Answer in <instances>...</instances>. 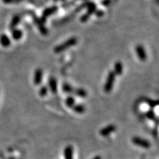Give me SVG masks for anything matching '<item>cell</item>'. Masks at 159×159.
I'll return each mask as SVG.
<instances>
[{"mask_svg":"<svg viewBox=\"0 0 159 159\" xmlns=\"http://www.w3.org/2000/svg\"><path fill=\"white\" fill-rule=\"evenodd\" d=\"M77 43H78V39L76 37L70 38L69 39L66 40V41L56 46L54 49V52L56 54H59V53L64 52L67 49H70V47L75 46L77 44Z\"/></svg>","mask_w":159,"mask_h":159,"instance_id":"cell-1","label":"cell"},{"mask_svg":"<svg viewBox=\"0 0 159 159\" xmlns=\"http://www.w3.org/2000/svg\"><path fill=\"white\" fill-rule=\"evenodd\" d=\"M115 77H116V75L115 74L114 71L109 72L104 84V86H103V90L105 93H110L112 91L113 88H114Z\"/></svg>","mask_w":159,"mask_h":159,"instance_id":"cell-2","label":"cell"},{"mask_svg":"<svg viewBox=\"0 0 159 159\" xmlns=\"http://www.w3.org/2000/svg\"><path fill=\"white\" fill-rule=\"evenodd\" d=\"M86 6L88 8V11L87 13L83 15L80 18L82 23H86L90 17V16L96 11V5L93 2H88L86 3Z\"/></svg>","mask_w":159,"mask_h":159,"instance_id":"cell-3","label":"cell"},{"mask_svg":"<svg viewBox=\"0 0 159 159\" xmlns=\"http://www.w3.org/2000/svg\"><path fill=\"white\" fill-rule=\"evenodd\" d=\"M132 143H133L135 145L140 146V147L144 148V149H149L151 147V144L150 141L146 140V139L142 138L140 137H133L131 139Z\"/></svg>","mask_w":159,"mask_h":159,"instance_id":"cell-4","label":"cell"},{"mask_svg":"<svg viewBox=\"0 0 159 159\" xmlns=\"http://www.w3.org/2000/svg\"><path fill=\"white\" fill-rule=\"evenodd\" d=\"M58 7L57 6H52L50 7V8H48L47 9H45L44 11L43 12L42 14V17L40 19L41 20L42 22L43 23H45L46 20H47V17H49L50 15H52V14H54L56 13V12L58 11Z\"/></svg>","mask_w":159,"mask_h":159,"instance_id":"cell-5","label":"cell"},{"mask_svg":"<svg viewBox=\"0 0 159 159\" xmlns=\"http://www.w3.org/2000/svg\"><path fill=\"white\" fill-rule=\"evenodd\" d=\"M117 127L114 124H110L108 125L107 126H105L102 128L100 131V135L102 137H108L114 132V131H116Z\"/></svg>","mask_w":159,"mask_h":159,"instance_id":"cell-6","label":"cell"},{"mask_svg":"<svg viewBox=\"0 0 159 159\" xmlns=\"http://www.w3.org/2000/svg\"><path fill=\"white\" fill-rule=\"evenodd\" d=\"M135 52L138 56L139 59L141 61H145L147 59V55H146V50L143 45H138L135 47Z\"/></svg>","mask_w":159,"mask_h":159,"instance_id":"cell-7","label":"cell"},{"mask_svg":"<svg viewBox=\"0 0 159 159\" xmlns=\"http://www.w3.org/2000/svg\"><path fill=\"white\" fill-rule=\"evenodd\" d=\"M43 78V71L41 68H37L34 73V78L33 82L36 86L40 85L42 83Z\"/></svg>","mask_w":159,"mask_h":159,"instance_id":"cell-8","label":"cell"},{"mask_svg":"<svg viewBox=\"0 0 159 159\" xmlns=\"http://www.w3.org/2000/svg\"><path fill=\"white\" fill-rule=\"evenodd\" d=\"M34 21L36 25H37L38 30H39L40 33H41L43 35H47L48 33H49V31L47 28L45 27L44 25V23H43L41 20L39 18L37 17H34Z\"/></svg>","mask_w":159,"mask_h":159,"instance_id":"cell-9","label":"cell"},{"mask_svg":"<svg viewBox=\"0 0 159 159\" xmlns=\"http://www.w3.org/2000/svg\"><path fill=\"white\" fill-rule=\"evenodd\" d=\"M49 87L52 93H56L58 91L57 80L54 77L51 76L49 79Z\"/></svg>","mask_w":159,"mask_h":159,"instance_id":"cell-10","label":"cell"},{"mask_svg":"<svg viewBox=\"0 0 159 159\" xmlns=\"http://www.w3.org/2000/svg\"><path fill=\"white\" fill-rule=\"evenodd\" d=\"M73 93L77 97L81 98H85L87 97L88 93L85 89L82 88H74Z\"/></svg>","mask_w":159,"mask_h":159,"instance_id":"cell-11","label":"cell"},{"mask_svg":"<svg viewBox=\"0 0 159 159\" xmlns=\"http://www.w3.org/2000/svg\"><path fill=\"white\" fill-rule=\"evenodd\" d=\"M114 72L116 76H121L123 72V66L120 61H117L114 64Z\"/></svg>","mask_w":159,"mask_h":159,"instance_id":"cell-12","label":"cell"},{"mask_svg":"<svg viewBox=\"0 0 159 159\" xmlns=\"http://www.w3.org/2000/svg\"><path fill=\"white\" fill-rule=\"evenodd\" d=\"M65 159H73V147L71 145H68L64 150Z\"/></svg>","mask_w":159,"mask_h":159,"instance_id":"cell-13","label":"cell"},{"mask_svg":"<svg viewBox=\"0 0 159 159\" xmlns=\"http://www.w3.org/2000/svg\"><path fill=\"white\" fill-rule=\"evenodd\" d=\"M74 88H73L71 84H70L69 83L67 82H64L62 84V90L64 93H68V94H71V93H73Z\"/></svg>","mask_w":159,"mask_h":159,"instance_id":"cell-14","label":"cell"},{"mask_svg":"<svg viewBox=\"0 0 159 159\" xmlns=\"http://www.w3.org/2000/svg\"><path fill=\"white\" fill-rule=\"evenodd\" d=\"M72 109L76 114H82L86 112V107L83 104L78 103V104H75L72 107Z\"/></svg>","mask_w":159,"mask_h":159,"instance_id":"cell-15","label":"cell"},{"mask_svg":"<svg viewBox=\"0 0 159 159\" xmlns=\"http://www.w3.org/2000/svg\"><path fill=\"white\" fill-rule=\"evenodd\" d=\"M65 103L68 107L72 108V107L76 104L75 98L72 96H68L65 100Z\"/></svg>","mask_w":159,"mask_h":159,"instance_id":"cell-16","label":"cell"},{"mask_svg":"<svg viewBox=\"0 0 159 159\" xmlns=\"http://www.w3.org/2000/svg\"><path fill=\"white\" fill-rule=\"evenodd\" d=\"M0 43H1V45L5 47H9L11 44L10 40H9V38L7 37L6 35L2 36L1 38H0Z\"/></svg>","mask_w":159,"mask_h":159,"instance_id":"cell-17","label":"cell"},{"mask_svg":"<svg viewBox=\"0 0 159 159\" xmlns=\"http://www.w3.org/2000/svg\"><path fill=\"white\" fill-rule=\"evenodd\" d=\"M145 116L146 118H147V119L152 120V121H155V120L156 119L155 113L152 109L148 110L147 112H146Z\"/></svg>","mask_w":159,"mask_h":159,"instance_id":"cell-18","label":"cell"},{"mask_svg":"<svg viewBox=\"0 0 159 159\" xmlns=\"http://www.w3.org/2000/svg\"><path fill=\"white\" fill-rule=\"evenodd\" d=\"M48 92H49V88L47 86H42L39 89V91L38 93L41 97H45L47 95Z\"/></svg>","mask_w":159,"mask_h":159,"instance_id":"cell-19","label":"cell"},{"mask_svg":"<svg viewBox=\"0 0 159 159\" xmlns=\"http://www.w3.org/2000/svg\"><path fill=\"white\" fill-rule=\"evenodd\" d=\"M12 35H13V38L15 40H19L21 37H22L23 33L22 31L20 30H15L13 31Z\"/></svg>","mask_w":159,"mask_h":159,"instance_id":"cell-20","label":"cell"},{"mask_svg":"<svg viewBox=\"0 0 159 159\" xmlns=\"http://www.w3.org/2000/svg\"><path fill=\"white\" fill-rule=\"evenodd\" d=\"M145 102L151 108H154L156 107L158 104V102L157 100H151V99H147Z\"/></svg>","mask_w":159,"mask_h":159,"instance_id":"cell-21","label":"cell"},{"mask_svg":"<svg viewBox=\"0 0 159 159\" xmlns=\"http://www.w3.org/2000/svg\"><path fill=\"white\" fill-rule=\"evenodd\" d=\"M19 18L18 17H15V18L13 19V25H16L17 24L19 23Z\"/></svg>","mask_w":159,"mask_h":159,"instance_id":"cell-22","label":"cell"},{"mask_svg":"<svg viewBox=\"0 0 159 159\" xmlns=\"http://www.w3.org/2000/svg\"><path fill=\"white\" fill-rule=\"evenodd\" d=\"M102 3H103V6H109V5L111 3V1L110 0H104V1H102Z\"/></svg>","mask_w":159,"mask_h":159,"instance_id":"cell-23","label":"cell"},{"mask_svg":"<svg viewBox=\"0 0 159 159\" xmlns=\"http://www.w3.org/2000/svg\"><path fill=\"white\" fill-rule=\"evenodd\" d=\"M95 13L98 17H102L103 15V12L102 11H96Z\"/></svg>","mask_w":159,"mask_h":159,"instance_id":"cell-24","label":"cell"},{"mask_svg":"<svg viewBox=\"0 0 159 159\" xmlns=\"http://www.w3.org/2000/svg\"><path fill=\"white\" fill-rule=\"evenodd\" d=\"M92 159H102V157H101L100 156L98 155V156H94V157H93Z\"/></svg>","mask_w":159,"mask_h":159,"instance_id":"cell-25","label":"cell"},{"mask_svg":"<svg viewBox=\"0 0 159 159\" xmlns=\"http://www.w3.org/2000/svg\"><path fill=\"white\" fill-rule=\"evenodd\" d=\"M54 1H64V0H54Z\"/></svg>","mask_w":159,"mask_h":159,"instance_id":"cell-26","label":"cell"}]
</instances>
